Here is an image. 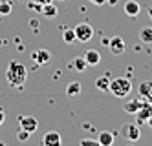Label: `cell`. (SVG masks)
I'll return each instance as SVG.
<instances>
[{
	"mask_svg": "<svg viewBox=\"0 0 152 146\" xmlns=\"http://www.w3.org/2000/svg\"><path fill=\"white\" fill-rule=\"evenodd\" d=\"M6 78H7V82L11 88H20L28 78V68L22 62L11 60L7 64V70H6Z\"/></svg>",
	"mask_w": 152,
	"mask_h": 146,
	"instance_id": "6da1fadb",
	"label": "cell"
},
{
	"mask_svg": "<svg viewBox=\"0 0 152 146\" xmlns=\"http://www.w3.org/2000/svg\"><path fill=\"white\" fill-rule=\"evenodd\" d=\"M108 92L117 99H125L130 92H132V82H130L128 77H117L112 78L110 84H108Z\"/></svg>",
	"mask_w": 152,
	"mask_h": 146,
	"instance_id": "7a4b0ae2",
	"label": "cell"
},
{
	"mask_svg": "<svg viewBox=\"0 0 152 146\" xmlns=\"http://www.w3.org/2000/svg\"><path fill=\"white\" fill-rule=\"evenodd\" d=\"M75 31V38L79 42H90L92 37H94V28L88 24V22H83V24H77L73 28Z\"/></svg>",
	"mask_w": 152,
	"mask_h": 146,
	"instance_id": "3957f363",
	"label": "cell"
},
{
	"mask_svg": "<svg viewBox=\"0 0 152 146\" xmlns=\"http://www.w3.org/2000/svg\"><path fill=\"white\" fill-rule=\"evenodd\" d=\"M119 133H121V137H125L130 142H136L141 137V131H139L137 124H132V122H125L121 126V130H119Z\"/></svg>",
	"mask_w": 152,
	"mask_h": 146,
	"instance_id": "277c9868",
	"label": "cell"
},
{
	"mask_svg": "<svg viewBox=\"0 0 152 146\" xmlns=\"http://www.w3.org/2000/svg\"><path fill=\"white\" fill-rule=\"evenodd\" d=\"M18 126H20V130H26L29 133H33L39 128V121L31 115H18Z\"/></svg>",
	"mask_w": 152,
	"mask_h": 146,
	"instance_id": "5b68a950",
	"label": "cell"
},
{
	"mask_svg": "<svg viewBox=\"0 0 152 146\" xmlns=\"http://www.w3.org/2000/svg\"><path fill=\"white\" fill-rule=\"evenodd\" d=\"M31 59H33V62L37 66H46V64L51 62V53L48 49H44V48H39V49H35L31 53Z\"/></svg>",
	"mask_w": 152,
	"mask_h": 146,
	"instance_id": "8992f818",
	"label": "cell"
},
{
	"mask_svg": "<svg viewBox=\"0 0 152 146\" xmlns=\"http://www.w3.org/2000/svg\"><path fill=\"white\" fill-rule=\"evenodd\" d=\"M108 49H110L112 55H123L125 53V48H126V44L121 37H112V38H108Z\"/></svg>",
	"mask_w": 152,
	"mask_h": 146,
	"instance_id": "52a82bcc",
	"label": "cell"
},
{
	"mask_svg": "<svg viewBox=\"0 0 152 146\" xmlns=\"http://www.w3.org/2000/svg\"><path fill=\"white\" fill-rule=\"evenodd\" d=\"M136 119H137V122L139 124H143V122H147V119L152 115V104L148 102L147 99H143V104H141V108L136 111Z\"/></svg>",
	"mask_w": 152,
	"mask_h": 146,
	"instance_id": "ba28073f",
	"label": "cell"
},
{
	"mask_svg": "<svg viewBox=\"0 0 152 146\" xmlns=\"http://www.w3.org/2000/svg\"><path fill=\"white\" fill-rule=\"evenodd\" d=\"M62 142V137H61V133L55 131V130H50L44 133V137H42V144H46V146H59Z\"/></svg>",
	"mask_w": 152,
	"mask_h": 146,
	"instance_id": "9c48e42d",
	"label": "cell"
},
{
	"mask_svg": "<svg viewBox=\"0 0 152 146\" xmlns=\"http://www.w3.org/2000/svg\"><path fill=\"white\" fill-rule=\"evenodd\" d=\"M123 11H125V15H126V17L136 18V17L139 15V11H141V6H139L137 0H128V2L123 6Z\"/></svg>",
	"mask_w": 152,
	"mask_h": 146,
	"instance_id": "30bf717a",
	"label": "cell"
},
{
	"mask_svg": "<svg viewBox=\"0 0 152 146\" xmlns=\"http://www.w3.org/2000/svg\"><path fill=\"white\" fill-rule=\"evenodd\" d=\"M97 141H99V146H112L115 141V133L110 130H103L99 131V139Z\"/></svg>",
	"mask_w": 152,
	"mask_h": 146,
	"instance_id": "8fae6325",
	"label": "cell"
},
{
	"mask_svg": "<svg viewBox=\"0 0 152 146\" xmlns=\"http://www.w3.org/2000/svg\"><path fill=\"white\" fill-rule=\"evenodd\" d=\"M83 57H84V60H86L88 66H97V64L101 62V53L97 51V49H88Z\"/></svg>",
	"mask_w": 152,
	"mask_h": 146,
	"instance_id": "7c38bea8",
	"label": "cell"
},
{
	"mask_svg": "<svg viewBox=\"0 0 152 146\" xmlns=\"http://www.w3.org/2000/svg\"><path fill=\"white\" fill-rule=\"evenodd\" d=\"M40 13L44 15V18H55L59 11H57V6H55V4L48 2V4H42V7H40Z\"/></svg>",
	"mask_w": 152,
	"mask_h": 146,
	"instance_id": "4fadbf2b",
	"label": "cell"
},
{
	"mask_svg": "<svg viewBox=\"0 0 152 146\" xmlns=\"http://www.w3.org/2000/svg\"><path fill=\"white\" fill-rule=\"evenodd\" d=\"M81 89H83L81 82L73 81V82H70V84L66 86V95H68V97H79V95H81Z\"/></svg>",
	"mask_w": 152,
	"mask_h": 146,
	"instance_id": "5bb4252c",
	"label": "cell"
},
{
	"mask_svg": "<svg viewBox=\"0 0 152 146\" xmlns=\"http://www.w3.org/2000/svg\"><path fill=\"white\" fill-rule=\"evenodd\" d=\"M137 92H139V97H141V99L150 97V95H152V82H150V81H143V82L139 84Z\"/></svg>",
	"mask_w": 152,
	"mask_h": 146,
	"instance_id": "9a60e30c",
	"label": "cell"
},
{
	"mask_svg": "<svg viewBox=\"0 0 152 146\" xmlns=\"http://www.w3.org/2000/svg\"><path fill=\"white\" fill-rule=\"evenodd\" d=\"M141 104H143V100L136 99V100H130V102H125L123 104V110L126 111V113H136V111L141 108Z\"/></svg>",
	"mask_w": 152,
	"mask_h": 146,
	"instance_id": "2e32d148",
	"label": "cell"
},
{
	"mask_svg": "<svg viewBox=\"0 0 152 146\" xmlns=\"http://www.w3.org/2000/svg\"><path fill=\"white\" fill-rule=\"evenodd\" d=\"M61 37H62V42L64 44H73L75 40V31H73V28H64L62 29V33H61Z\"/></svg>",
	"mask_w": 152,
	"mask_h": 146,
	"instance_id": "e0dca14e",
	"label": "cell"
},
{
	"mask_svg": "<svg viewBox=\"0 0 152 146\" xmlns=\"http://www.w3.org/2000/svg\"><path fill=\"white\" fill-rule=\"evenodd\" d=\"M108 84H110V77L103 75V77H97L95 78V88L99 92H108Z\"/></svg>",
	"mask_w": 152,
	"mask_h": 146,
	"instance_id": "ac0fdd59",
	"label": "cell"
},
{
	"mask_svg": "<svg viewBox=\"0 0 152 146\" xmlns=\"http://www.w3.org/2000/svg\"><path fill=\"white\" fill-rule=\"evenodd\" d=\"M139 40L143 44H152V28H141L139 29Z\"/></svg>",
	"mask_w": 152,
	"mask_h": 146,
	"instance_id": "d6986e66",
	"label": "cell"
},
{
	"mask_svg": "<svg viewBox=\"0 0 152 146\" xmlns=\"http://www.w3.org/2000/svg\"><path fill=\"white\" fill-rule=\"evenodd\" d=\"M72 66L77 71H84L86 68H88V64H86V60H84V57H75L73 59V62H72Z\"/></svg>",
	"mask_w": 152,
	"mask_h": 146,
	"instance_id": "ffe728a7",
	"label": "cell"
},
{
	"mask_svg": "<svg viewBox=\"0 0 152 146\" xmlns=\"http://www.w3.org/2000/svg\"><path fill=\"white\" fill-rule=\"evenodd\" d=\"M11 2H7V0H0V15L2 17H7V15H11Z\"/></svg>",
	"mask_w": 152,
	"mask_h": 146,
	"instance_id": "44dd1931",
	"label": "cell"
},
{
	"mask_svg": "<svg viewBox=\"0 0 152 146\" xmlns=\"http://www.w3.org/2000/svg\"><path fill=\"white\" fill-rule=\"evenodd\" d=\"M79 142L83 146H99V141H94V139H81Z\"/></svg>",
	"mask_w": 152,
	"mask_h": 146,
	"instance_id": "7402d4cb",
	"label": "cell"
},
{
	"mask_svg": "<svg viewBox=\"0 0 152 146\" xmlns=\"http://www.w3.org/2000/svg\"><path fill=\"white\" fill-rule=\"evenodd\" d=\"M29 135H31L29 131L20 130V131H18V141H20V142H24V141H28V139H29Z\"/></svg>",
	"mask_w": 152,
	"mask_h": 146,
	"instance_id": "603a6c76",
	"label": "cell"
},
{
	"mask_svg": "<svg viewBox=\"0 0 152 146\" xmlns=\"http://www.w3.org/2000/svg\"><path fill=\"white\" fill-rule=\"evenodd\" d=\"M29 28L33 29V31H39V28H40V20H39V18H31V20H29Z\"/></svg>",
	"mask_w": 152,
	"mask_h": 146,
	"instance_id": "cb8c5ba5",
	"label": "cell"
},
{
	"mask_svg": "<svg viewBox=\"0 0 152 146\" xmlns=\"http://www.w3.org/2000/svg\"><path fill=\"white\" fill-rule=\"evenodd\" d=\"M4 121H6V111H4L2 108H0V126L4 124Z\"/></svg>",
	"mask_w": 152,
	"mask_h": 146,
	"instance_id": "d4e9b609",
	"label": "cell"
},
{
	"mask_svg": "<svg viewBox=\"0 0 152 146\" xmlns=\"http://www.w3.org/2000/svg\"><path fill=\"white\" fill-rule=\"evenodd\" d=\"M90 2L95 6H103V4H106V0H90Z\"/></svg>",
	"mask_w": 152,
	"mask_h": 146,
	"instance_id": "484cf974",
	"label": "cell"
},
{
	"mask_svg": "<svg viewBox=\"0 0 152 146\" xmlns=\"http://www.w3.org/2000/svg\"><path fill=\"white\" fill-rule=\"evenodd\" d=\"M35 2H37V4H40V6H42V4H48V2H51V0H35Z\"/></svg>",
	"mask_w": 152,
	"mask_h": 146,
	"instance_id": "4316f807",
	"label": "cell"
},
{
	"mask_svg": "<svg viewBox=\"0 0 152 146\" xmlns=\"http://www.w3.org/2000/svg\"><path fill=\"white\" fill-rule=\"evenodd\" d=\"M106 4H110V6H115V4H117V0H106Z\"/></svg>",
	"mask_w": 152,
	"mask_h": 146,
	"instance_id": "83f0119b",
	"label": "cell"
},
{
	"mask_svg": "<svg viewBox=\"0 0 152 146\" xmlns=\"http://www.w3.org/2000/svg\"><path fill=\"white\" fill-rule=\"evenodd\" d=\"M147 124H148V126H150V128H152V115H150V117H148V119H147Z\"/></svg>",
	"mask_w": 152,
	"mask_h": 146,
	"instance_id": "f1b7e54d",
	"label": "cell"
},
{
	"mask_svg": "<svg viewBox=\"0 0 152 146\" xmlns=\"http://www.w3.org/2000/svg\"><path fill=\"white\" fill-rule=\"evenodd\" d=\"M147 100H148V102L152 104V95H150V97H147Z\"/></svg>",
	"mask_w": 152,
	"mask_h": 146,
	"instance_id": "f546056e",
	"label": "cell"
},
{
	"mask_svg": "<svg viewBox=\"0 0 152 146\" xmlns=\"http://www.w3.org/2000/svg\"><path fill=\"white\" fill-rule=\"evenodd\" d=\"M148 15H150V18H152V7H148Z\"/></svg>",
	"mask_w": 152,
	"mask_h": 146,
	"instance_id": "4dcf8cb0",
	"label": "cell"
}]
</instances>
